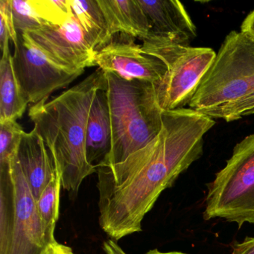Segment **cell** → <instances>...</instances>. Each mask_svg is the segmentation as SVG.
I'll return each mask as SVG.
<instances>
[{"label": "cell", "mask_w": 254, "mask_h": 254, "mask_svg": "<svg viewBox=\"0 0 254 254\" xmlns=\"http://www.w3.org/2000/svg\"><path fill=\"white\" fill-rule=\"evenodd\" d=\"M13 66L19 84L32 105L48 100L59 89L68 87L84 72H69L50 61L29 35L17 33Z\"/></svg>", "instance_id": "ba28073f"}, {"label": "cell", "mask_w": 254, "mask_h": 254, "mask_svg": "<svg viewBox=\"0 0 254 254\" xmlns=\"http://www.w3.org/2000/svg\"><path fill=\"white\" fill-rule=\"evenodd\" d=\"M231 254H254V237H247L240 243H235Z\"/></svg>", "instance_id": "603a6c76"}, {"label": "cell", "mask_w": 254, "mask_h": 254, "mask_svg": "<svg viewBox=\"0 0 254 254\" xmlns=\"http://www.w3.org/2000/svg\"><path fill=\"white\" fill-rule=\"evenodd\" d=\"M24 132L17 121L0 123V167L8 166L17 155Z\"/></svg>", "instance_id": "d6986e66"}, {"label": "cell", "mask_w": 254, "mask_h": 254, "mask_svg": "<svg viewBox=\"0 0 254 254\" xmlns=\"http://www.w3.org/2000/svg\"><path fill=\"white\" fill-rule=\"evenodd\" d=\"M71 8L89 43L96 52L111 42L113 38L97 0H71Z\"/></svg>", "instance_id": "2e32d148"}, {"label": "cell", "mask_w": 254, "mask_h": 254, "mask_svg": "<svg viewBox=\"0 0 254 254\" xmlns=\"http://www.w3.org/2000/svg\"><path fill=\"white\" fill-rule=\"evenodd\" d=\"M10 5L17 33H29L45 25L35 12L30 0H10Z\"/></svg>", "instance_id": "ffe728a7"}, {"label": "cell", "mask_w": 254, "mask_h": 254, "mask_svg": "<svg viewBox=\"0 0 254 254\" xmlns=\"http://www.w3.org/2000/svg\"><path fill=\"white\" fill-rule=\"evenodd\" d=\"M142 41V52L160 59L167 69L161 81L154 84L161 109L174 111L189 105L215 61V52L182 45L152 32Z\"/></svg>", "instance_id": "8992f818"}, {"label": "cell", "mask_w": 254, "mask_h": 254, "mask_svg": "<svg viewBox=\"0 0 254 254\" xmlns=\"http://www.w3.org/2000/svg\"><path fill=\"white\" fill-rule=\"evenodd\" d=\"M103 250L106 254H127L120 248L116 241L111 239L104 242Z\"/></svg>", "instance_id": "d4e9b609"}, {"label": "cell", "mask_w": 254, "mask_h": 254, "mask_svg": "<svg viewBox=\"0 0 254 254\" xmlns=\"http://www.w3.org/2000/svg\"><path fill=\"white\" fill-rule=\"evenodd\" d=\"M56 242L38 213L17 155L0 167V254H44Z\"/></svg>", "instance_id": "277c9868"}, {"label": "cell", "mask_w": 254, "mask_h": 254, "mask_svg": "<svg viewBox=\"0 0 254 254\" xmlns=\"http://www.w3.org/2000/svg\"><path fill=\"white\" fill-rule=\"evenodd\" d=\"M203 218L254 224V133L236 144L226 166L207 184Z\"/></svg>", "instance_id": "52a82bcc"}, {"label": "cell", "mask_w": 254, "mask_h": 254, "mask_svg": "<svg viewBox=\"0 0 254 254\" xmlns=\"http://www.w3.org/2000/svg\"><path fill=\"white\" fill-rule=\"evenodd\" d=\"M241 31L254 35V10L251 11L242 22Z\"/></svg>", "instance_id": "484cf974"}, {"label": "cell", "mask_w": 254, "mask_h": 254, "mask_svg": "<svg viewBox=\"0 0 254 254\" xmlns=\"http://www.w3.org/2000/svg\"><path fill=\"white\" fill-rule=\"evenodd\" d=\"M148 17L151 32L182 45L189 46L197 29L182 2L177 0H138Z\"/></svg>", "instance_id": "8fae6325"}, {"label": "cell", "mask_w": 254, "mask_h": 254, "mask_svg": "<svg viewBox=\"0 0 254 254\" xmlns=\"http://www.w3.org/2000/svg\"><path fill=\"white\" fill-rule=\"evenodd\" d=\"M145 254H187L182 252H177V251H172V252H162L157 249H153L148 251Z\"/></svg>", "instance_id": "4316f807"}, {"label": "cell", "mask_w": 254, "mask_h": 254, "mask_svg": "<svg viewBox=\"0 0 254 254\" xmlns=\"http://www.w3.org/2000/svg\"><path fill=\"white\" fill-rule=\"evenodd\" d=\"M106 19L110 35L145 40L151 32L146 14L138 0H97Z\"/></svg>", "instance_id": "5bb4252c"}, {"label": "cell", "mask_w": 254, "mask_h": 254, "mask_svg": "<svg viewBox=\"0 0 254 254\" xmlns=\"http://www.w3.org/2000/svg\"><path fill=\"white\" fill-rule=\"evenodd\" d=\"M112 147V128L106 88L98 90L87 123L86 153L89 163L99 167Z\"/></svg>", "instance_id": "4fadbf2b"}, {"label": "cell", "mask_w": 254, "mask_h": 254, "mask_svg": "<svg viewBox=\"0 0 254 254\" xmlns=\"http://www.w3.org/2000/svg\"><path fill=\"white\" fill-rule=\"evenodd\" d=\"M0 22L8 28L10 39L13 44H15L17 41V32L14 26L10 0H0Z\"/></svg>", "instance_id": "7402d4cb"}, {"label": "cell", "mask_w": 254, "mask_h": 254, "mask_svg": "<svg viewBox=\"0 0 254 254\" xmlns=\"http://www.w3.org/2000/svg\"><path fill=\"white\" fill-rule=\"evenodd\" d=\"M96 52V65L105 72L116 74L127 81H148L157 84L166 74L160 59L145 54L134 38L120 34Z\"/></svg>", "instance_id": "30bf717a"}, {"label": "cell", "mask_w": 254, "mask_h": 254, "mask_svg": "<svg viewBox=\"0 0 254 254\" xmlns=\"http://www.w3.org/2000/svg\"><path fill=\"white\" fill-rule=\"evenodd\" d=\"M215 124L190 108L163 111L151 142L121 163L97 168L99 224L111 239L142 231L162 192L201 157L203 136Z\"/></svg>", "instance_id": "6da1fadb"}, {"label": "cell", "mask_w": 254, "mask_h": 254, "mask_svg": "<svg viewBox=\"0 0 254 254\" xmlns=\"http://www.w3.org/2000/svg\"><path fill=\"white\" fill-rule=\"evenodd\" d=\"M62 177L57 172L56 176L45 187L36 200L38 213L50 233L55 235L56 223L59 218Z\"/></svg>", "instance_id": "e0dca14e"}, {"label": "cell", "mask_w": 254, "mask_h": 254, "mask_svg": "<svg viewBox=\"0 0 254 254\" xmlns=\"http://www.w3.org/2000/svg\"><path fill=\"white\" fill-rule=\"evenodd\" d=\"M38 17L48 26H60L73 14L71 0H30Z\"/></svg>", "instance_id": "ac0fdd59"}, {"label": "cell", "mask_w": 254, "mask_h": 254, "mask_svg": "<svg viewBox=\"0 0 254 254\" xmlns=\"http://www.w3.org/2000/svg\"></svg>", "instance_id": "83f0119b"}, {"label": "cell", "mask_w": 254, "mask_h": 254, "mask_svg": "<svg viewBox=\"0 0 254 254\" xmlns=\"http://www.w3.org/2000/svg\"><path fill=\"white\" fill-rule=\"evenodd\" d=\"M17 157L37 200L57 171L50 151L35 127L32 131L23 133Z\"/></svg>", "instance_id": "7c38bea8"}, {"label": "cell", "mask_w": 254, "mask_h": 254, "mask_svg": "<svg viewBox=\"0 0 254 254\" xmlns=\"http://www.w3.org/2000/svg\"><path fill=\"white\" fill-rule=\"evenodd\" d=\"M200 112L213 120L221 119L227 123L236 121L242 117L254 114V93L233 103Z\"/></svg>", "instance_id": "44dd1931"}, {"label": "cell", "mask_w": 254, "mask_h": 254, "mask_svg": "<svg viewBox=\"0 0 254 254\" xmlns=\"http://www.w3.org/2000/svg\"><path fill=\"white\" fill-rule=\"evenodd\" d=\"M254 93V35L232 31L190 101L203 111L233 103Z\"/></svg>", "instance_id": "5b68a950"}, {"label": "cell", "mask_w": 254, "mask_h": 254, "mask_svg": "<svg viewBox=\"0 0 254 254\" xmlns=\"http://www.w3.org/2000/svg\"><path fill=\"white\" fill-rule=\"evenodd\" d=\"M106 88L105 72L100 68L54 99L31 105L29 117L50 151L62 187L71 199L97 168L89 163L86 135L90 109L98 90Z\"/></svg>", "instance_id": "7a4b0ae2"}, {"label": "cell", "mask_w": 254, "mask_h": 254, "mask_svg": "<svg viewBox=\"0 0 254 254\" xmlns=\"http://www.w3.org/2000/svg\"><path fill=\"white\" fill-rule=\"evenodd\" d=\"M29 104L16 77L12 55L6 49L0 61V123L17 121Z\"/></svg>", "instance_id": "9a60e30c"}, {"label": "cell", "mask_w": 254, "mask_h": 254, "mask_svg": "<svg viewBox=\"0 0 254 254\" xmlns=\"http://www.w3.org/2000/svg\"><path fill=\"white\" fill-rule=\"evenodd\" d=\"M105 76L112 147L99 167L124 161L151 142L163 127V111L154 84L127 81L111 72H105Z\"/></svg>", "instance_id": "3957f363"}, {"label": "cell", "mask_w": 254, "mask_h": 254, "mask_svg": "<svg viewBox=\"0 0 254 254\" xmlns=\"http://www.w3.org/2000/svg\"><path fill=\"white\" fill-rule=\"evenodd\" d=\"M44 254H74V253L69 247L56 242L49 247Z\"/></svg>", "instance_id": "cb8c5ba5"}, {"label": "cell", "mask_w": 254, "mask_h": 254, "mask_svg": "<svg viewBox=\"0 0 254 254\" xmlns=\"http://www.w3.org/2000/svg\"><path fill=\"white\" fill-rule=\"evenodd\" d=\"M53 63L69 72H84L96 65L93 48L74 14L60 26L44 25L26 33Z\"/></svg>", "instance_id": "9c48e42d"}]
</instances>
